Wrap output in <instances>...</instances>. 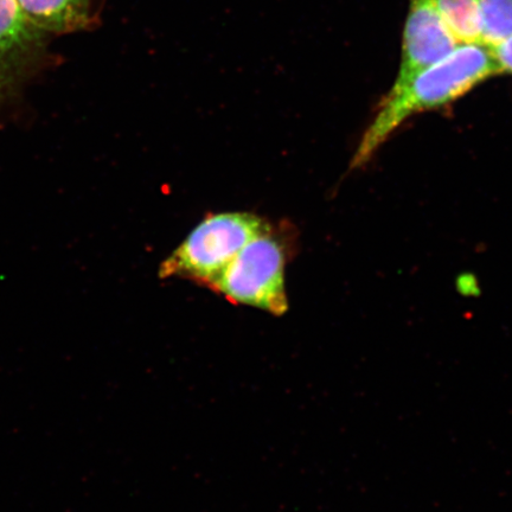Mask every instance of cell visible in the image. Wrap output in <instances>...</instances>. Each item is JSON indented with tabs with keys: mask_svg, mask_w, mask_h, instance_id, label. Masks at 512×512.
I'll return each instance as SVG.
<instances>
[{
	"mask_svg": "<svg viewBox=\"0 0 512 512\" xmlns=\"http://www.w3.org/2000/svg\"><path fill=\"white\" fill-rule=\"evenodd\" d=\"M499 75L491 51L482 43L458 47L432 66L420 70L384 96L358 144L351 168H362L387 139L414 114L452 104L480 83Z\"/></svg>",
	"mask_w": 512,
	"mask_h": 512,
	"instance_id": "obj_1",
	"label": "cell"
},
{
	"mask_svg": "<svg viewBox=\"0 0 512 512\" xmlns=\"http://www.w3.org/2000/svg\"><path fill=\"white\" fill-rule=\"evenodd\" d=\"M271 230L270 223L245 211L209 215L160 264L159 278L211 288L247 243Z\"/></svg>",
	"mask_w": 512,
	"mask_h": 512,
	"instance_id": "obj_2",
	"label": "cell"
},
{
	"mask_svg": "<svg viewBox=\"0 0 512 512\" xmlns=\"http://www.w3.org/2000/svg\"><path fill=\"white\" fill-rule=\"evenodd\" d=\"M286 261L284 242L271 230L247 243L211 290L230 303L284 315L288 309Z\"/></svg>",
	"mask_w": 512,
	"mask_h": 512,
	"instance_id": "obj_3",
	"label": "cell"
},
{
	"mask_svg": "<svg viewBox=\"0 0 512 512\" xmlns=\"http://www.w3.org/2000/svg\"><path fill=\"white\" fill-rule=\"evenodd\" d=\"M44 34L16 0H0V130L21 118L23 88L40 66Z\"/></svg>",
	"mask_w": 512,
	"mask_h": 512,
	"instance_id": "obj_4",
	"label": "cell"
},
{
	"mask_svg": "<svg viewBox=\"0 0 512 512\" xmlns=\"http://www.w3.org/2000/svg\"><path fill=\"white\" fill-rule=\"evenodd\" d=\"M460 44L447 28L433 0H409L402 59L394 85L443 60Z\"/></svg>",
	"mask_w": 512,
	"mask_h": 512,
	"instance_id": "obj_5",
	"label": "cell"
},
{
	"mask_svg": "<svg viewBox=\"0 0 512 512\" xmlns=\"http://www.w3.org/2000/svg\"><path fill=\"white\" fill-rule=\"evenodd\" d=\"M24 15L38 29L68 34L92 23V0H16Z\"/></svg>",
	"mask_w": 512,
	"mask_h": 512,
	"instance_id": "obj_6",
	"label": "cell"
},
{
	"mask_svg": "<svg viewBox=\"0 0 512 512\" xmlns=\"http://www.w3.org/2000/svg\"><path fill=\"white\" fill-rule=\"evenodd\" d=\"M433 3L460 44L482 43L479 0H433Z\"/></svg>",
	"mask_w": 512,
	"mask_h": 512,
	"instance_id": "obj_7",
	"label": "cell"
},
{
	"mask_svg": "<svg viewBox=\"0 0 512 512\" xmlns=\"http://www.w3.org/2000/svg\"><path fill=\"white\" fill-rule=\"evenodd\" d=\"M482 44L495 47L512 35V0H479Z\"/></svg>",
	"mask_w": 512,
	"mask_h": 512,
	"instance_id": "obj_8",
	"label": "cell"
},
{
	"mask_svg": "<svg viewBox=\"0 0 512 512\" xmlns=\"http://www.w3.org/2000/svg\"><path fill=\"white\" fill-rule=\"evenodd\" d=\"M489 49L497 64L499 74L512 75V35Z\"/></svg>",
	"mask_w": 512,
	"mask_h": 512,
	"instance_id": "obj_9",
	"label": "cell"
}]
</instances>
